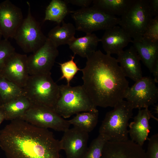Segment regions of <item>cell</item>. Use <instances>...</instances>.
<instances>
[{"label":"cell","instance_id":"obj_1","mask_svg":"<svg viewBox=\"0 0 158 158\" xmlns=\"http://www.w3.org/2000/svg\"><path fill=\"white\" fill-rule=\"evenodd\" d=\"M86 58L81 70L83 86L97 107H114L123 100L129 87L116 59L99 50Z\"/></svg>","mask_w":158,"mask_h":158},{"label":"cell","instance_id":"obj_2","mask_svg":"<svg viewBox=\"0 0 158 158\" xmlns=\"http://www.w3.org/2000/svg\"><path fill=\"white\" fill-rule=\"evenodd\" d=\"M0 147L7 158H60L59 141L51 132L19 119L0 131Z\"/></svg>","mask_w":158,"mask_h":158},{"label":"cell","instance_id":"obj_3","mask_svg":"<svg viewBox=\"0 0 158 158\" xmlns=\"http://www.w3.org/2000/svg\"><path fill=\"white\" fill-rule=\"evenodd\" d=\"M59 96L53 109L64 118L80 112L98 111L83 85H59Z\"/></svg>","mask_w":158,"mask_h":158},{"label":"cell","instance_id":"obj_4","mask_svg":"<svg viewBox=\"0 0 158 158\" xmlns=\"http://www.w3.org/2000/svg\"><path fill=\"white\" fill-rule=\"evenodd\" d=\"M114 109L106 114L99 130V134L108 141L121 142L128 140V122L133 115V108L126 101L118 103Z\"/></svg>","mask_w":158,"mask_h":158},{"label":"cell","instance_id":"obj_5","mask_svg":"<svg viewBox=\"0 0 158 158\" xmlns=\"http://www.w3.org/2000/svg\"><path fill=\"white\" fill-rule=\"evenodd\" d=\"M51 75L50 72L29 75L23 88L25 96L32 104L53 109L59 97V88Z\"/></svg>","mask_w":158,"mask_h":158},{"label":"cell","instance_id":"obj_6","mask_svg":"<svg viewBox=\"0 0 158 158\" xmlns=\"http://www.w3.org/2000/svg\"><path fill=\"white\" fill-rule=\"evenodd\" d=\"M152 18L148 0H135L118 25L133 40H140Z\"/></svg>","mask_w":158,"mask_h":158},{"label":"cell","instance_id":"obj_7","mask_svg":"<svg viewBox=\"0 0 158 158\" xmlns=\"http://www.w3.org/2000/svg\"><path fill=\"white\" fill-rule=\"evenodd\" d=\"M76 30L86 34L106 30L118 25L120 18L108 14L92 6L70 12Z\"/></svg>","mask_w":158,"mask_h":158},{"label":"cell","instance_id":"obj_8","mask_svg":"<svg viewBox=\"0 0 158 158\" xmlns=\"http://www.w3.org/2000/svg\"><path fill=\"white\" fill-rule=\"evenodd\" d=\"M27 3V16L23 19L13 38L24 52L32 53L44 44L47 37L42 32L39 23L32 16L30 2Z\"/></svg>","mask_w":158,"mask_h":158},{"label":"cell","instance_id":"obj_9","mask_svg":"<svg viewBox=\"0 0 158 158\" xmlns=\"http://www.w3.org/2000/svg\"><path fill=\"white\" fill-rule=\"evenodd\" d=\"M37 127L50 128L58 131L64 132L71 125L67 120L52 109L41 105L32 104L19 118Z\"/></svg>","mask_w":158,"mask_h":158},{"label":"cell","instance_id":"obj_10","mask_svg":"<svg viewBox=\"0 0 158 158\" xmlns=\"http://www.w3.org/2000/svg\"><path fill=\"white\" fill-rule=\"evenodd\" d=\"M134 109L148 108L158 99V88L153 79L144 77L129 87L124 98Z\"/></svg>","mask_w":158,"mask_h":158},{"label":"cell","instance_id":"obj_11","mask_svg":"<svg viewBox=\"0 0 158 158\" xmlns=\"http://www.w3.org/2000/svg\"><path fill=\"white\" fill-rule=\"evenodd\" d=\"M59 54L57 47L47 37L38 49L28 56L27 63L30 75L51 72Z\"/></svg>","mask_w":158,"mask_h":158},{"label":"cell","instance_id":"obj_12","mask_svg":"<svg viewBox=\"0 0 158 158\" xmlns=\"http://www.w3.org/2000/svg\"><path fill=\"white\" fill-rule=\"evenodd\" d=\"M88 133L74 127L64 132L59 145L66 158H82L88 147Z\"/></svg>","mask_w":158,"mask_h":158},{"label":"cell","instance_id":"obj_13","mask_svg":"<svg viewBox=\"0 0 158 158\" xmlns=\"http://www.w3.org/2000/svg\"><path fill=\"white\" fill-rule=\"evenodd\" d=\"M27 59V55L15 52L6 61L0 71V74L23 88L30 75Z\"/></svg>","mask_w":158,"mask_h":158},{"label":"cell","instance_id":"obj_14","mask_svg":"<svg viewBox=\"0 0 158 158\" xmlns=\"http://www.w3.org/2000/svg\"><path fill=\"white\" fill-rule=\"evenodd\" d=\"M23 19L21 9L10 0L0 3V29L4 39L13 38Z\"/></svg>","mask_w":158,"mask_h":158},{"label":"cell","instance_id":"obj_15","mask_svg":"<svg viewBox=\"0 0 158 158\" xmlns=\"http://www.w3.org/2000/svg\"><path fill=\"white\" fill-rule=\"evenodd\" d=\"M145 152L142 146L131 140L107 141L101 158H146Z\"/></svg>","mask_w":158,"mask_h":158},{"label":"cell","instance_id":"obj_16","mask_svg":"<svg viewBox=\"0 0 158 158\" xmlns=\"http://www.w3.org/2000/svg\"><path fill=\"white\" fill-rule=\"evenodd\" d=\"M151 118L158 121L148 108L139 109L133 121L129 124L128 134L131 140L142 147L145 142L149 139L148 136L151 128L149 121Z\"/></svg>","mask_w":158,"mask_h":158},{"label":"cell","instance_id":"obj_17","mask_svg":"<svg viewBox=\"0 0 158 158\" xmlns=\"http://www.w3.org/2000/svg\"><path fill=\"white\" fill-rule=\"evenodd\" d=\"M132 41L121 27L116 25L105 30L100 42L106 54L117 55Z\"/></svg>","mask_w":158,"mask_h":158},{"label":"cell","instance_id":"obj_18","mask_svg":"<svg viewBox=\"0 0 158 158\" xmlns=\"http://www.w3.org/2000/svg\"><path fill=\"white\" fill-rule=\"evenodd\" d=\"M117 61L126 77L136 82L142 77L140 59L133 46L117 55Z\"/></svg>","mask_w":158,"mask_h":158},{"label":"cell","instance_id":"obj_19","mask_svg":"<svg viewBox=\"0 0 158 158\" xmlns=\"http://www.w3.org/2000/svg\"><path fill=\"white\" fill-rule=\"evenodd\" d=\"M131 42L140 60L152 73L158 62V43L152 42L142 38L140 40H132Z\"/></svg>","mask_w":158,"mask_h":158},{"label":"cell","instance_id":"obj_20","mask_svg":"<svg viewBox=\"0 0 158 158\" xmlns=\"http://www.w3.org/2000/svg\"><path fill=\"white\" fill-rule=\"evenodd\" d=\"M101 41L94 33L86 34L83 37L75 38L68 45L74 54L87 58L96 51L98 43Z\"/></svg>","mask_w":158,"mask_h":158},{"label":"cell","instance_id":"obj_21","mask_svg":"<svg viewBox=\"0 0 158 158\" xmlns=\"http://www.w3.org/2000/svg\"><path fill=\"white\" fill-rule=\"evenodd\" d=\"M32 104L27 97L23 96L2 104L0 108L4 113L5 120L11 121L19 118Z\"/></svg>","mask_w":158,"mask_h":158},{"label":"cell","instance_id":"obj_22","mask_svg":"<svg viewBox=\"0 0 158 158\" xmlns=\"http://www.w3.org/2000/svg\"><path fill=\"white\" fill-rule=\"evenodd\" d=\"M62 25H58L49 32L47 37L54 45L59 46L68 45L75 38V27L71 23L62 22Z\"/></svg>","mask_w":158,"mask_h":158},{"label":"cell","instance_id":"obj_23","mask_svg":"<svg viewBox=\"0 0 158 158\" xmlns=\"http://www.w3.org/2000/svg\"><path fill=\"white\" fill-rule=\"evenodd\" d=\"M135 0H94L93 6L113 16L124 15Z\"/></svg>","mask_w":158,"mask_h":158},{"label":"cell","instance_id":"obj_24","mask_svg":"<svg viewBox=\"0 0 158 158\" xmlns=\"http://www.w3.org/2000/svg\"><path fill=\"white\" fill-rule=\"evenodd\" d=\"M98 111L79 113L68 120L70 124L88 133L92 131L96 126L98 121Z\"/></svg>","mask_w":158,"mask_h":158},{"label":"cell","instance_id":"obj_25","mask_svg":"<svg viewBox=\"0 0 158 158\" xmlns=\"http://www.w3.org/2000/svg\"><path fill=\"white\" fill-rule=\"evenodd\" d=\"M68 12L67 4L64 1L52 0L46 8L44 21H54L59 25Z\"/></svg>","mask_w":158,"mask_h":158},{"label":"cell","instance_id":"obj_26","mask_svg":"<svg viewBox=\"0 0 158 158\" xmlns=\"http://www.w3.org/2000/svg\"><path fill=\"white\" fill-rule=\"evenodd\" d=\"M23 96H25L23 88L0 74V97L2 104Z\"/></svg>","mask_w":158,"mask_h":158},{"label":"cell","instance_id":"obj_27","mask_svg":"<svg viewBox=\"0 0 158 158\" xmlns=\"http://www.w3.org/2000/svg\"><path fill=\"white\" fill-rule=\"evenodd\" d=\"M107 141L105 136L99 134L92 141L82 158H101L104 147Z\"/></svg>","mask_w":158,"mask_h":158},{"label":"cell","instance_id":"obj_28","mask_svg":"<svg viewBox=\"0 0 158 158\" xmlns=\"http://www.w3.org/2000/svg\"><path fill=\"white\" fill-rule=\"evenodd\" d=\"M75 55L74 54L73 56H71L70 60L59 63L62 73L59 80L66 79L68 85H70L71 81L78 71L81 70L74 61Z\"/></svg>","mask_w":158,"mask_h":158},{"label":"cell","instance_id":"obj_29","mask_svg":"<svg viewBox=\"0 0 158 158\" xmlns=\"http://www.w3.org/2000/svg\"><path fill=\"white\" fill-rule=\"evenodd\" d=\"M142 38L152 42L158 43V16L153 18L150 22Z\"/></svg>","mask_w":158,"mask_h":158},{"label":"cell","instance_id":"obj_30","mask_svg":"<svg viewBox=\"0 0 158 158\" xmlns=\"http://www.w3.org/2000/svg\"><path fill=\"white\" fill-rule=\"evenodd\" d=\"M15 52V48L8 40L0 41V71L7 59Z\"/></svg>","mask_w":158,"mask_h":158},{"label":"cell","instance_id":"obj_31","mask_svg":"<svg viewBox=\"0 0 158 158\" xmlns=\"http://www.w3.org/2000/svg\"><path fill=\"white\" fill-rule=\"evenodd\" d=\"M145 154L146 158H158V134H156L149 138Z\"/></svg>","mask_w":158,"mask_h":158},{"label":"cell","instance_id":"obj_32","mask_svg":"<svg viewBox=\"0 0 158 158\" xmlns=\"http://www.w3.org/2000/svg\"><path fill=\"white\" fill-rule=\"evenodd\" d=\"M64 1L66 4H71L81 7L82 8L89 7L93 1L92 0H65Z\"/></svg>","mask_w":158,"mask_h":158},{"label":"cell","instance_id":"obj_33","mask_svg":"<svg viewBox=\"0 0 158 158\" xmlns=\"http://www.w3.org/2000/svg\"><path fill=\"white\" fill-rule=\"evenodd\" d=\"M149 6L152 16H158V0H148Z\"/></svg>","mask_w":158,"mask_h":158},{"label":"cell","instance_id":"obj_34","mask_svg":"<svg viewBox=\"0 0 158 158\" xmlns=\"http://www.w3.org/2000/svg\"><path fill=\"white\" fill-rule=\"evenodd\" d=\"M152 73L153 74L154 77L153 79L156 83H158V62L155 64L153 69Z\"/></svg>","mask_w":158,"mask_h":158},{"label":"cell","instance_id":"obj_35","mask_svg":"<svg viewBox=\"0 0 158 158\" xmlns=\"http://www.w3.org/2000/svg\"><path fill=\"white\" fill-rule=\"evenodd\" d=\"M4 120L5 118L4 113L0 108V125Z\"/></svg>","mask_w":158,"mask_h":158},{"label":"cell","instance_id":"obj_36","mask_svg":"<svg viewBox=\"0 0 158 158\" xmlns=\"http://www.w3.org/2000/svg\"><path fill=\"white\" fill-rule=\"evenodd\" d=\"M2 37V34L1 31L0 29V41L1 40V38Z\"/></svg>","mask_w":158,"mask_h":158},{"label":"cell","instance_id":"obj_37","mask_svg":"<svg viewBox=\"0 0 158 158\" xmlns=\"http://www.w3.org/2000/svg\"><path fill=\"white\" fill-rule=\"evenodd\" d=\"M2 104V102L0 97V106Z\"/></svg>","mask_w":158,"mask_h":158}]
</instances>
